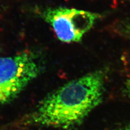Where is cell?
Instances as JSON below:
<instances>
[{"label":"cell","mask_w":130,"mask_h":130,"mask_svg":"<svg viewBox=\"0 0 130 130\" xmlns=\"http://www.w3.org/2000/svg\"><path fill=\"white\" fill-rule=\"evenodd\" d=\"M116 130H130V125L125 126L119 128Z\"/></svg>","instance_id":"cell-5"},{"label":"cell","mask_w":130,"mask_h":130,"mask_svg":"<svg viewBox=\"0 0 130 130\" xmlns=\"http://www.w3.org/2000/svg\"><path fill=\"white\" fill-rule=\"evenodd\" d=\"M126 31H127L128 35H129L130 36V22L128 24V25L127 26V30Z\"/></svg>","instance_id":"cell-6"},{"label":"cell","mask_w":130,"mask_h":130,"mask_svg":"<svg viewBox=\"0 0 130 130\" xmlns=\"http://www.w3.org/2000/svg\"><path fill=\"white\" fill-rule=\"evenodd\" d=\"M40 17L53 28L63 42H78L90 30L100 15L66 7L47 8L40 11Z\"/></svg>","instance_id":"cell-3"},{"label":"cell","mask_w":130,"mask_h":130,"mask_svg":"<svg viewBox=\"0 0 130 130\" xmlns=\"http://www.w3.org/2000/svg\"><path fill=\"white\" fill-rule=\"evenodd\" d=\"M125 91L126 94L130 98V76L127 79L125 83Z\"/></svg>","instance_id":"cell-4"},{"label":"cell","mask_w":130,"mask_h":130,"mask_svg":"<svg viewBox=\"0 0 130 130\" xmlns=\"http://www.w3.org/2000/svg\"><path fill=\"white\" fill-rule=\"evenodd\" d=\"M42 69L39 56L29 51L0 58V105L15 98Z\"/></svg>","instance_id":"cell-2"},{"label":"cell","mask_w":130,"mask_h":130,"mask_svg":"<svg viewBox=\"0 0 130 130\" xmlns=\"http://www.w3.org/2000/svg\"><path fill=\"white\" fill-rule=\"evenodd\" d=\"M106 74L98 70L59 87L41 101L29 123L62 129L80 125L102 101Z\"/></svg>","instance_id":"cell-1"}]
</instances>
